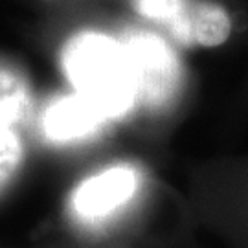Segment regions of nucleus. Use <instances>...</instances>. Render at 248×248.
Segmentation results:
<instances>
[{"label":"nucleus","mask_w":248,"mask_h":248,"mask_svg":"<svg viewBox=\"0 0 248 248\" xmlns=\"http://www.w3.org/2000/svg\"><path fill=\"white\" fill-rule=\"evenodd\" d=\"M28 107L30 96L24 81L11 72L0 70V187L8 184L24 158L15 124L24 118Z\"/></svg>","instance_id":"5"},{"label":"nucleus","mask_w":248,"mask_h":248,"mask_svg":"<svg viewBox=\"0 0 248 248\" xmlns=\"http://www.w3.org/2000/svg\"><path fill=\"white\" fill-rule=\"evenodd\" d=\"M138 189V173L129 164H118L85 178L74 189L72 212L85 222H99L124 208Z\"/></svg>","instance_id":"4"},{"label":"nucleus","mask_w":248,"mask_h":248,"mask_svg":"<svg viewBox=\"0 0 248 248\" xmlns=\"http://www.w3.org/2000/svg\"><path fill=\"white\" fill-rule=\"evenodd\" d=\"M108 116L94 101L74 92L53 99L45 110L43 129L53 142H72L96 133Z\"/></svg>","instance_id":"6"},{"label":"nucleus","mask_w":248,"mask_h":248,"mask_svg":"<svg viewBox=\"0 0 248 248\" xmlns=\"http://www.w3.org/2000/svg\"><path fill=\"white\" fill-rule=\"evenodd\" d=\"M122 43L131 62L138 103L160 107L171 101L182 76L173 48L151 31L131 33Z\"/></svg>","instance_id":"3"},{"label":"nucleus","mask_w":248,"mask_h":248,"mask_svg":"<svg viewBox=\"0 0 248 248\" xmlns=\"http://www.w3.org/2000/svg\"><path fill=\"white\" fill-rule=\"evenodd\" d=\"M62 68L76 92L94 101L108 120L122 118L138 103L122 41L96 31L79 33L62 50Z\"/></svg>","instance_id":"1"},{"label":"nucleus","mask_w":248,"mask_h":248,"mask_svg":"<svg viewBox=\"0 0 248 248\" xmlns=\"http://www.w3.org/2000/svg\"><path fill=\"white\" fill-rule=\"evenodd\" d=\"M136 9L145 18L160 22L182 45L212 48L222 45L232 31L226 9L199 0H136Z\"/></svg>","instance_id":"2"}]
</instances>
